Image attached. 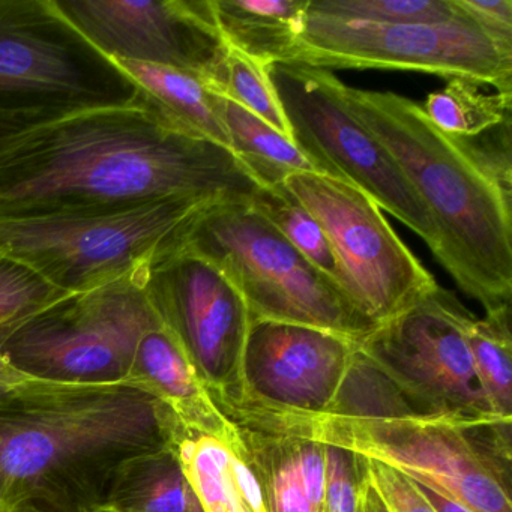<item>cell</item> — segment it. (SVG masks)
Here are the masks:
<instances>
[{"label":"cell","instance_id":"obj_33","mask_svg":"<svg viewBox=\"0 0 512 512\" xmlns=\"http://www.w3.org/2000/svg\"><path fill=\"white\" fill-rule=\"evenodd\" d=\"M458 10L512 55V0H454Z\"/></svg>","mask_w":512,"mask_h":512},{"label":"cell","instance_id":"obj_34","mask_svg":"<svg viewBox=\"0 0 512 512\" xmlns=\"http://www.w3.org/2000/svg\"><path fill=\"white\" fill-rule=\"evenodd\" d=\"M415 481V479H413ZM418 490L424 494L425 499L434 506L437 512H473L472 509L467 508L463 503L455 500L454 497L449 494L443 493L439 488L431 487L428 484H422V482L415 481Z\"/></svg>","mask_w":512,"mask_h":512},{"label":"cell","instance_id":"obj_28","mask_svg":"<svg viewBox=\"0 0 512 512\" xmlns=\"http://www.w3.org/2000/svg\"><path fill=\"white\" fill-rule=\"evenodd\" d=\"M268 68L269 65L262 64L229 47V53L214 91L235 101L257 118L280 131L287 139L293 140L289 122L284 116L277 92L269 79Z\"/></svg>","mask_w":512,"mask_h":512},{"label":"cell","instance_id":"obj_27","mask_svg":"<svg viewBox=\"0 0 512 512\" xmlns=\"http://www.w3.org/2000/svg\"><path fill=\"white\" fill-rule=\"evenodd\" d=\"M307 13L383 25L446 23L467 19L454 0H308Z\"/></svg>","mask_w":512,"mask_h":512},{"label":"cell","instance_id":"obj_37","mask_svg":"<svg viewBox=\"0 0 512 512\" xmlns=\"http://www.w3.org/2000/svg\"><path fill=\"white\" fill-rule=\"evenodd\" d=\"M25 128V127H23ZM19 130L17 127H10V125L0 124V133H7V131Z\"/></svg>","mask_w":512,"mask_h":512},{"label":"cell","instance_id":"obj_39","mask_svg":"<svg viewBox=\"0 0 512 512\" xmlns=\"http://www.w3.org/2000/svg\"><path fill=\"white\" fill-rule=\"evenodd\" d=\"M361 511H362V509H361Z\"/></svg>","mask_w":512,"mask_h":512},{"label":"cell","instance_id":"obj_7","mask_svg":"<svg viewBox=\"0 0 512 512\" xmlns=\"http://www.w3.org/2000/svg\"><path fill=\"white\" fill-rule=\"evenodd\" d=\"M214 199L176 197L133 208L0 220V253L58 289L82 293L148 268Z\"/></svg>","mask_w":512,"mask_h":512},{"label":"cell","instance_id":"obj_22","mask_svg":"<svg viewBox=\"0 0 512 512\" xmlns=\"http://www.w3.org/2000/svg\"><path fill=\"white\" fill-rule=\"evenodd\" d=\"M220 112L233 155L259 188L283 185L295 173L319 172L293 140L223 95Z\"/></svg>","mask_w":512,"mask_h":512},{"label":"cell","instance_id":"obj_38","mask_svg":"<svg viewBox=\"0 0 512 512\" xmlns=\"http://www.w3.org/2000/svg\"><path fill=\"white\" fill-rule=\"evenodd\" d=\"M0 512H7V511H5V509L2 508V506H0Z\"/></svg>","mask_w":512,"mask_h":512},{"label":"cell","instance_id":"obj_24","mask_svg":"<svg viewBox=\"0 0 512 512\" xmlns=\"http://www.w3.org/2000/svg\"><path fill=\"white\" fill-rule=\"evenodd\" d=\"M461 328L494 409L502 418L512 419L511 305L485 313L484 319L467 313Z\"/></svg>","mask_w":512,"mask_h":512},{"label":"cell","instance_id":"obj_15","mask_svg":"<svg viewBox=\"0 0 512 512\" xmlns=\"http://www.w3.org/2000/svg\"><path fill=\"white\" fill-rule=\"evenodd\" d=\"M356 349L358 341L334 332L253 320L245 338L238 389L220 395L287 415H325Z\"/></svg>","mask_w":512,"mask_h":512},{"label":"cell","instance_id":"obj_10","mask_svg":"<svg viewBox=\"0 0 512 512\" xmlns=\"http://www.w3.org/2000/svg\"><path fill=\"white\" fill-rule=\"evenodd\" d=\"M292 64L323 70H403L455 77L512 94V55L469 19L446 23L353 22L305 14Z\"/></svg>","mask_w":512,"mask_h":512},{"label":"cell","instance_id":"obj_16","mask_svg":"<svg viewBox=\"0 0 512 512\" xmlns=\"http://www.w3.org/2000/svg\"><path fill=\"white\" fill-rule=\"evenodd\" d=\"M235 425L268 512H314L299 470L301 431L292 415L272 412L233 395H211Z\"/></svg>","mask_w":512,"mask_h":512},{"label":"cell","instance_id":"obj_25","mask_svg":"<svg viewBox=\"0 0 512 512\" xmlns=\"http://www.w3.org/2000/svg\"><path fill=\"white\" fill-rule=\"evenodd\" d=\"M434 127L454 137H476L512 118V94L482 91L472 80H448L422 104Z\"/></svg>","mask_w":512,"mask_h":512},{"label":"cell","instance_id":"obj_19","mask_svg":"<svg viewBox=\"0 0 512 512\" xmlns=\"http://www.w3.org/2000/svg\"><path fill=\"white\" fill-rule=\"evenodd\" d=\"M230 49L265 65L292 64L308 0H212Z\"/></svg>","mask_w":512,"mask_h":512},{"label":"cell","instance_id":"obj_9","mask_svg":"<svg viewBox=\"0 0 512 512\" xmlns=\"http://www.w3.org/2000/svg\"><path fill=\"white\" fill-rule=\"evenodd\" d=\"M269 79L295 145L323 175L343 179L406 224L436 256L439 233L388 149L356 118L331 71L304 64L269 65Z\"/></svg>","mask_w":512,"mask_h":512},{"label":"cell","instance_id":"obj_1","mask_svg":"<svg viewBox=\"0 0 512 512\" xmlns=\"http://www.w3.org/2000/svg\"><path fill=\"white\" fill-rule=\"evenodd\" d=\"M257 190L229 149L182 130L143 91L127 106L0 133V220Z\"/></svg>","mask_w":512,"mask_h":512},{"label":"cell","instance_id":"obj_5","mask_svg":"<svg viewBox=\"0 0 512 512\" xmlns=\"http://www.w3.org/2000/svg\"><path fill=\"white\" fill-rule=\"evenodd\" d=\"M140 95L55 0H0V124L31 127L127 106Z\"/></svg>","mask_w":512,"mask_h":512},{"label":"cell","instance_id":"obj_20","mask_svg":"<svg viewBox=\"0 0 512 512\" xmlns=\"http://www.w3.org/2000/svg\"><path fill=\"white\" fill-rule=\"evenodd\" d=\"M103 512H205L175 449L137 455L113 481Z\"/></svg>","mask_w":512,"mask_h":512},{"label":"cell","instance_id":"obj_31","mask_svg":"<svg viewBox=\"0 0 512 512\" xmlns=\"http://www.w3.org/2000/svg\"><path fill=\"white\" fill-rule=\"evenodd\" d=\"M362 473L388 512H437L418 490L415 481L379 460L362 457Z\"/></svg>","mask_w":512,"mask_h":512},{"label":"cell","instance_id":"obj_14","mask_svg":"<svg viewBox=\"0 0 512 512\" xmlns=\"http://www.w3.org/2000/svg\"><path fill=\"white\" fill-rule=\"evenodd\" d=\"M146 292L208 391L238 389L251 319L232 281L203 257L173 250L149 266Z\"/></svg>","mask_w":512,"mask_h":512},{"label":"cell","instance_id":"obj_2","mask_svg":"<svg viewBox=\"0 0 512 512\" xmlns=\"http://www.w3.org/2000/svg\"><path fill=\"white\" fill-rule=\"evenodd\" d=\"M187 428L128 385L37 380L0 395V506L7 512H103L119 470L175 449Z\"/></svg>","mask_w":512,"mask_h":512},{"label":"cell","instance_id":"obj_21","mask_svg":"<svg viewBox=\"0 0 512 512\" xmlns=\"http://www.w3.org/2000/svg\"><path fill=\"white\" fill-rule=\"evenodd\" d=\"M115 62L182 130L232 152L229 134L221 118L220 94L206 83L172 68Z\"/></svg>","mask_w":512,"mask_h":512},{"label":"cell","instance_id":"obj_3","mask_svg":"<svg viewBox=\"0 0 512 512\" xmlns=\"http://www.w3.org/2000/svg\"><path fill=\"white\" fill-rule=\"evenodd\" d=\"M343 97L433 218L440 265L485 313L511 305L512 199L479 169L458 137L431 124L422 104L347 85Z\"/></svg>","mask_w":512,"mask_h":512},{"label":"cell","instance_id":"obj_4","mask_svg":"<svg viewBox=\"0 0 512 512\" xmlns=\"http://www.w3.org/2000/svg\"><path fill=\"white\" fill-rule=\"evenodd\" d=\"M175 250L217 266L241 293L251 322L311 326L358 343L379 326L254 208L251 197L205 203L182 229Z\"/></svg>","mask_w":512,"mask_h":512},{"label":"cell","instance_id":"obj_35","mask_svg":"<svg viewBox=\"0 0 512 512\" xmlns=\"http://www.w3.org/2000/svg\"><path fill=\"white\" fill-rule=\"evenodd\" d=\"M34 382H37V379L17 370L4 356L0 355V395L10 394Z\"/></svg>","mask_w":512,"mask_h":512},{"label":"cell","instance_id":"obj_26","mask_svg":"<svg viewBox=\"0 0 512 512\" xmlns=\"http://www.w3.org/2000/svg\"><path fill=\"white\" fill-rule=\"evenodd\" d=\"M254 208L329 280L344 290L343 274L319 221L283 185L259 188L251 197Z\"/></svg>","mask_w":512,"mask_h":512},{"label":"cell","instance_id":"obj_8","mask_svg":"<svg viewBox=\"0 0 512 512\" xmlns=\"http://www.w3.org/2000/svg\"><path fill=\"white\" fill-rule=\"evenodd\" d=\"M148 269L59 299L11 334L0 355L44 382L124 385L143 335L161 326L146 292Z\"/></svg>","mask_w":512,"mask_h":512},{"label":"cell","instance_id":"obj_6","mask_svg":"<svg viewBox=\"0 0 512 512\" xmlns=\"http://www.w3.org/2000/svg\"><path fill=\"white\" fill-rule=\"evenodd\" d=\"M296 419L307 436L382 461L473 512H512V419Z\"/></svg>","mask_w":512,"mask_h":512},{"label":"cell","instance_id":"obj_12","mask_svg":"<svg viewBox=\"0 0 512 512\" xmlns=\"http://www.w3.org/2000/svg\"><path fill=\"white\" fill-rule=\"evenodd\" d=\"M469 313L437 284L430 293L359 341L427 415L458 422L502 418L494 409L463 337Z\"/></svg>","mask_w":512,"mask_h":512},{"label":"cell","instance_id":"obj_23","mask_svg":"<svg viewBox=\"0 0 512 512\" xmlns=\"http://www.w3.org/2000/svg\"><path fill=\"white\" fill-rule=\"evenodd\" d=\"M325 415L343 418H434L427 415L379 365L356 349L334 403Z\"/></svg>","mask_w":512,"mask_h":512},{"label":"cell","instance_id":"obj_18","mask_svg":"<svg viewBox=\"0 0 512 512\" xmlns=\"http://www.w3.org/2000/svg\"><path fill=\"white\" fill-rule=\"evenodd\" d=\"M175 452L205 512H268L239 437L226 442L185 430Z\"/></svg>","mask_w":512,"mask_h":512},{"label":"cell","instance_id":"obj_32","mask_svg":"<svg viewBox=\"0 0 512 512\" xmlns=\"http://www.w3.org/2000/svg\"><path fill=\"white\" fill-rule=\"evenodd\" d=\"M511 121L506 119L476 137H458L479 169L508 199H512Z\"/></svg>","mask_w":512,"mask_h":512},{"label":"cell","instance_id":"obj_17","mask_svg":"<svg viewBox=\"0 0 512 512\" xmlns=\"http://www.w3.org/2000/svg\"><path fill=\"white\" fill-rule=\"evenodd\" d=\"M124 385L148 392L170 407L187 430L235 442V425L215 406L203 380L163 325L143 335Z\"/></svg>","mask_w":512,"mask_h":512},{"label":"cell","instance_id":"obj_36","mask_svg":"<svg viewBox=\"0 0 512 512\" xmlns=\"http://www.w3.org/2000/svg\"><path fill=\"white\" fill-rule=\"evenodd\" d=\"M361 509L362 512H388L373 488L365 481L364 473H362Z\"/></svg>","mask_w":512,"mask_h":512},{"label":"cell","instance_id":"obj_30","mask_svg":"<svg viewBox=\"0 0 512 512\" xmlns=\"http://www.w3.org/2000/svg\"><path fill=\"white\" fill-rule=\"evenodd\" d=\"M326 512H362V469L355 452L326 445Z\"/></svg>","mask_w":512,"mask_h":512},{"label":"cell","instance_id":"obj_11","mask_svg":"<svg viewBox=\"0 0 512 512\" xmlns=\"http://www.w3.org/2000/svg\"><path fill=\"white\" fill-rule=\"evenodd\" d=\"M284 187L319 221L340 265L344 292L377 325L394 319L437 286L377 203L355 185L319 172H301L289 176Z\"/></svg>","mask_w":512,"mask_h":512},{"label":"cell","instance_id":"obj_13","mask_svg":"<svg viewBox=\"0 0 512 512\" xmlns=\"http://www.w3.org/2000/svg\"><path fill=\"white\" fill-rule=\"evenodd\" d=\"M56 8L113 61L172 68L214 91L229 46L212 0H55Z\"/></svg>","mask_w":512,"mask_h":512},{"label":"cell","instance_id":"obj_29","mask_svg":"<svg viewBox=\"0 0 512 512\" xmlns=\"http://www.w3.org/2000/svg\"><path fill=\"white\" fill-rule=\"evenodd\" d=\"M68 295L34 269L0 253V346L23 323Z\"/></svg>","mask_w":512,"mask_h":512}]
</instances>
